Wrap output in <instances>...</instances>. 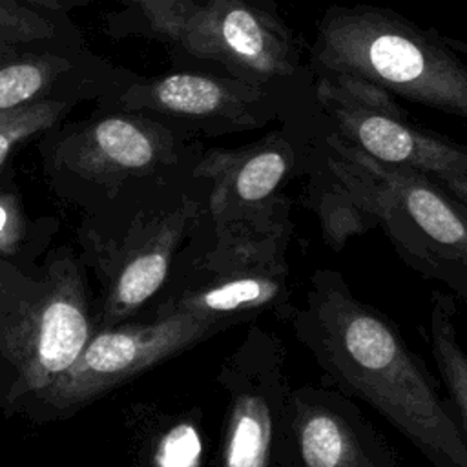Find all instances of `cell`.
Listing matches in <instances>:
<instances>
[{"label":"cell","mask_w":467,"mask_h":467,"mask_svg":"<svg viewBox=\"0 0 467 467\" xmlns=\"http://www.w3.org/2000/svg\"><path fill=\"white\" fill-rule=\"evenodd\" d=\"M296 337L341 392L376 409L432 467H467V434L400 330L358 299L341 272L312 274L290 308Z\"/></svg>","instance_id":"6da1fadb"},{"label":"cell","mask_w":467,"mask_h":467,"mask_svg":"<svg viewBox=\"0 0 467 467\" xmlns=\"http://www.w3.org/2000/svg\"><path fill=\"white\" fill-rule=\"evenodd\" d=\"M328 146L332 182L316 201L325 243L339 250L352 235L383 226L414 272L467 299V223L454 199L429 175L376 161L337 133Z\"/></svg>","instance_id":"7a4b0ae2"},{"label":"cell","mask_w":467,"mask_h":467,"mask_svg":"<svg viewBox=\"0 0 467 467\" xmlns=\"http://www.w3.org/2000/svg\"><path fill=\"white\" fill-rule=\"evenodd\" d=\"M314 58L323 73L467 119V66L392 11L332 7L319 26Z\"/></svg>","instance_id":"3957f363"},{"label":"cell","mask_w":467,"mask_h":467,"mask_svg":"<svg viewBox=\"0 0 467 467\" xmlns=\"http://www.w3.org/2000/svg\"><path fill=\"white\" fill-rule=\"evenodd\" d=\"M279 337L250 327L224 365L228 390L221 467H279L286 460L290 387Z\"/></svg>","instance_id":"277c9868"},{"label":"cell","mask_w":467,"mask_h":467,"mask_svg":"<svg viewBox=\"0 0 467 467\" xmlns=\"http://www.w3.org/2000/svg\"><path fill=\"white\" fill-rule=\"evenodd\" d=\"M294 162L292 150L277 135L243 148H213L195 166V177L210 181L208 217L217 241H259L288 235V201L279 193Z\"/></svg>","instance_id":"5b68a950"},{"label":"cell","mask_w":467,"mask_h":467,"mask_svg":"<svg viewBox=\"0 0 467 467\" xmlns=\"http://www.w3.org/2000/svg\"><path fill=\"white\" fill-rule=\"evenodd\" d=\"M317 97L337 135L376 161L429 177H467V146L412 124L392 93L359 78L325 73Z\"/></svg>","instance_id":"8992f818"},{"label":"cell","mask_w":467,"mask_h":467,"mask_svg":"<svg viewBox=\"0 0 467 467\" xmlns=\"http://www.w3.org/2000/svg\"><path fill=\"white\" fill-rule=\"evenodd\" d=\"M288 239L290 234L259 241H217L212 237L199 259L201 277L193 286L170 299L162 314L186 312L235 325L266 310L286 312L290 297Z\"/></svg>","instance_id":"52a82bcc"},{"label":"cell","mask_w":467,"mask_h":467,"mask_svg":"<svg viewBox=\"0 0 467 467\" xmlns=\"http://www.w3.org/2000/svg\"><path fill=\"white\" fill-rule=\"evenodd\" d=\"M226 327L224 321L170 312L148 325L100 332L42 396L58 405L86 401Z\"/></svg>","instance_id":"ba28073f"},{"label":"cell","mask_w":467,"mask_h":467,"mask_svg":"<svg viewBox=\"0 0 467 467\" xmlns=\"http://www.w3.org/2000/svg\"><path fill=\"white\" fill-rule=\"evenodd\" d=\"M89 341V321L80 275L71 261L57 263L42 296L20 312L4 348L27 390L46 392Z\"/></svg>","instance_id":"9c48e42d"},{"label":"cell","mask_w":467,"mask_h":467,"mask_svg":"<svg viewBox=\"0 0 467 467\" xmlns=\"http://www.w3.org/2000/svg\"><path fill=\"white\" fill-rule=\"evenodd\" d=\"M285 467H400L389 443L339 390L292 389Z\"/></svg>","instance_id":"30bf717a"},{"label":"cell","mask_w":467,"mask_h":467,"mask_svg":"<svg viewBox=\"0 0 467 467\" xmlns=\"http://www.w3.org/2000/svg\"><path fill=\"white\" fill-rule=\"evenodd\" d=\"M177 42L195 57L228 66L252 84L296 69L286 27L244 0H206L197 5Z\"/></svg>","instance_id":"8fae6325"},{"label":"cell","mask_w":467,"mask_h":467,"mask_svg":"<svg viewBox=\"0 0 467 467\" xmlns=\"http://www.w3.org/2000/svg\"><path fill=\"white\" fill-rule=\"evenodd\" d=\"M201 213L197 201L182 199L175 208L146 219L115 265L104 306L108 323L135 312L164 285L179 244Z\"/></svg>","instance_id":"7c38bea8"},{"label":"cell","mask_w":467,"mask_h":467,"mask_svg":"<svg viewBox=\"0 0 467 467\" xmlns=\"http://www.w3.org/2000/svg\"><path fill=\"white\" fill-rule=\"evenodd\" d=\"M168 153V140L153 126L128 117H108L71 140L64 162L80 177L102 182L144 173Z\"/></svg>","instance_id":"4fadbf2b"},{"label":"cell","mask_w":467,"mask_h":467,"mask_svg":"<svg viewBox=\"0 0 467 467\" xmlns=\"http://www.w3.org/2000/svg\"><path fill=\"white\" fill-rule=\"evenodd\" d=\"M257 84L243 78H217L195 73H173L142 88V106L192 115L232 117L241 126H255L250 106L261 100Z\"/></svg>","instance_id":"5bb4252c"},{"label":"cell","mask_w":467,"mask_h":467,"mask_svg":"<svg viewBox=\"0 0 467 467\" xmlns=\"http://www.w3.org/2000/svg\"><path fill=\"white\" fill-rule=\"evenodd\" d=\"M454 314L456 306L452 299L434 290L427 328L429 347L438 374L449 392L451 405L467 434V352L458 339Z\"/></svg>","instance_id":"9a60e30c"},{"label":"cell","mask_w":467,"mask_h":467,"mask_svg":"<svg viewBox=\"0 0 467 467\" xmlns=\"http://www.w3.org/2000/svg\"><path fill=\"white\" fill-rule=\"evenodd\" d=\"M57 71L55 58L20 53L16 46L0 42V111L35 102Z\"/></svg>","instance_id":"2e32d148"},{"label":"cell","mask_w":467,"mask_h":467,"mask_svg":"<svg viewBox=\"0 0 467 467\" xmlns=\"http://www.w3.org/2000/svg\"><path fill=\"white\" fill-rule=\"evenodd\" d=\"M62 109V102L35 100L15 109L0 111V166L20 140L49 128L60 117Z\"/></svg>","instance_id":"e0dca14e"},{"label":"cell","mask_w":467,"mask_h":467,"mask_svg":"<svg viewBox=\"0 0 467 467\" xmlns=\"http://www.w3.org/2000/svg\"><path fill=\"white\" fill-rule=\"evenodd\" d=\"M55 24L36 11L15 0H0V42L2 44H29L47 40L55 35Z\"/></svg>","instance_id":"ac0fdd59"},{"label":"cell","mask_w":467,"mask_h":467,"mask_svg":"<svg viewBox=\"0 0 467 467\" xmlns=\"http://www.w3.org/2000/svg\"><path fill=\"white\" fill-rule=\"evenodd\" d=\"M137 4L151 27L171 40H177L186 20L195 11V4L192 0H128Z\"/></svg>","instance_id":"d6986e66"},{"label":"cell","mask_w":467,"mask_h":467,"mask_svg":"<svg viewBox=\"0 0 467 467\" xmlns=\"http://www.w3.org/2000/svg\"><path fill=\"white\" fill-rule=\"evenodd\" d=\"M24 237V219L13 195L0 193V254L18 250Z\"/></svg>","instance_id":"ffe728a7"},{"label":"cell","mask_w":467,"mask_h":467,"mask_svg":"<svg viewBox=\"0 0 467 467\" xmlns=\"http://www.w3.org/2000/svg\"><path fill=\"white\" fill-rule=\"evenodd\" d=\"M431 179L451 197L467 204V177L465 175H441V177H431Z\"/></svg>","instance_id":"44dd1931"},{"label":"cell","mask_w":467,"mask_h":467,"mask_svg":"<svg viewBox=\"0 0 467 467\" xmlns=\"http://www.w3.org/2000/svg\"><path fill=\"white\" fill-rule=\"evenodd\" d=\"M29 4H35L42 9H47V11H64V9H69L77 4H82V2H89V0H26Z\"/></svg>","instance_id":"7402d4cb"},{"label":"cell","mask_w":467,"mask_h":467,"mask_svg":"<svg viewBox=\"0 0 467 467\" xmlns=\"http://www.w3.org/2000/svg\"><path fill=\"white\" fill-rule=\"evenodd\" d=\"M452 199H454V197H452ZM454 204H456V208H458L460 215L463 217V221L467 223V204H465V202H462V201H458V199H454Z\"/></svg>","instance_id":"603a6c76"}]
</instances>
